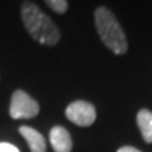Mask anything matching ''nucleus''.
Wrapping results in <instances>:
<instances>
[{
	"label": "nucleus",
	"mask_w": 152,
	"mask_h": 152,
	"mask_svg": "<svg viewBox=\"0 0 152 152\" xmlns=\"http://www.w3.org/2000/svg\"><path fill=\"white\" fill-rule=\"evenodd\" d=\"M0 152H20L18 148L11 145V144H7V142H1L0 144Z\"/></svg>",
	"instance_id": "9"
},
{
	"label": "nucleus",
	"mask_w": 152,
	"mask_h": 152,
	"mask_svg": "<svg viewBox=\"0 0 152 152\" xmlns=\"http://www.w3.org/2000/svg\"><path fill=\"white\" fill-rule=\"evenodd\" d=\"M137 125L141 131V135L147 144H152V111L141 109L137 113Z\"/></svg>",
	"instance_id": "7"
},
{
	"label": "nucleus",
	"mask_w": 152,
	"mask_h": 152,
	"mask_svg": "<svg viewBox=\"0 0 152 152\" xmlns=\"http://www.w3.org/2000/svg\"><path fill=\"white\" fill-rule=\"evenodd\" d=\"M94 23L102 42L110 51H113L115 55H124L128 51L124 30L110 9L104 6L97 7L94 10Z\"/></svg>",
	"instance_id": "2"
},
{
	"label": "nucleus",
	"mask_w": 152,
	"mask_h": 152,
	"mask_svg": "<svg viewBox=\"0 0 152 152\" xmlns=\"http://www.w3.org/2000/svg\"><path fill=\"white\" fill-rule=\"evenodd\" d=\"M20 134L24 137V140L27 141L30 151L31 152H47V144H45V138L41 132L34 130L31 127L23 125L18 128Z\"/></svg>",
	"instance_id": "6"
},
{
	"label": "nucleus",
	"mask_w": 152,
	"mask_h": 152,
	"mask_svg": "<svg viewBox=\"0 0 152 152\" xmlns=\"http://www.w3.org/2000/svg\"><path fill=\"white\" fill-rule=\"evenodd\" d=\"M49 141L55 152H71L72 151V137L69 131L62 125H55L49 131Z\"/></svg>",
	"instance_id": "5"
},
{
	"label": "nucleus",
	"mask_w": 152,
	"mask_h": 152,
	"mask_svg": "<svg viewBox=\"0 0 152 152\" xmlns=\"http://www.w3.org/2000/svg\"><path fill=\"white\" fill-rule=\"evenodd\" d=\"M65 115L71 123L79 127H90L96 121V109L89 102L75 100L66 107Z\"/></svg>",
	"instance_id": "4"
},
{
	"label": "nucleus",
	"mask_w": 152,
	"mask_h": 152,
	"mask_svg": "<svg viewBox=\"0 0 152 152\" xmlns=\"http://www.w3.org/2000/svg\"><path fill=\"white\" fill-rule=\"evenodd\" d=\"M47 6L51 10H54L58 14H64L68 10V1L66 0H47Z\"/></svg>",
	"instance_id": "8"
},
{
	"label": "nucleus",
	"mask_w": 152,
	"mask_h": 152,
	"mask_svg": "<svg viewBox=\"0 0 152 152\" xmlns=\"http://www.w3.org/2000/svg\"><path fill=\"white\" fill-rule=\"evenodd\" d=\"M21 18L34 41L44 45H56L59 42V28L35 3L26 1L21 6Z\"/></svg>",
	"instance_id": "1"
},
{
	"label": "nucleus",
	"mask_w": 152,
	"mask_h": 152,
	"mask_svg": "<svg viewBox=\"0 0 152 152\" xmlns=\"http://www.w3.org/2000/svg\"><path fill=\"white\" fill-rule=\"evenodd\" d=\"M117 152H142V151H140V149H137L134 147H130V145H125V147L118 148Z\"/></svg>",
	"instance_id": "10"
},
{
	"label": "nucleus",
	"mask_w": 152,
	"mask_h": 152,
	"mask_svg": "<svg viewBox=\"0 0 152 152\" xmlns=\"http://www.w3.org/2000/svg\"><path fill=\"white\" fill-rule=\"evenodd\" d=\"M9 113L14 120L34 118L39 113V104L24 90H16L11 96Z\"/></svg>",
	"instance_id": "3"
}]
</instances>
